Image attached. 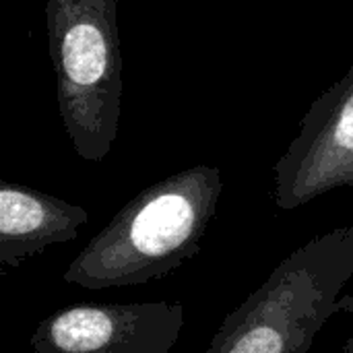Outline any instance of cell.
<instances>
[{"instance_id":"cell-1","label":"cell","mask_w":353,"mask_h":353,"mask_svg":"<svg viewBox=\"0 0 353 353\" xmlns=\"http://www.w3.org/2000/svg\"><path fill=\"white\" fill-rule=\"evenodd\" d=\"M223 190L221 172L192 165L132 196L64 273L85 290L143 285L196 256Z\"/></svg>"},{"instance_id":"cell-2","label":"cell","mask_w":353,"mask_h":353,"mask_svg":"<svg viewBox=\"0 0 353 353\" xmlns=\"http://www.w3.org/2000/svg\"><path fill=\"white\" fill-rule=\"evenodd\" d=\"M353 277V225L308 240L232 310L205 353H308Z\"/></svg>"},{"instance_id":"cell-3","label":"cell","mask_w":353,"mask_h":353,"mask_svg":"<svg viewBox=\"0 0 353 353\" xmlns=\"http://www.w3.org/2000/svg\"><path fill=\"white\" fill-rule=\"evenodd\" d=\"M46 25L58 108L74 153L99 163L112 151L122 101L116 0H48Z\"/></svg>"},{"instance_id":"cell-4","label":"cell","mask_w":353,"mask_h":353,"mask_svg":"<svg viewBox=\"0 0 353 353\" xmlns=\"http://www.w3.org/2000/svg\"><path fill=\"white\" fill-rule=\"evenodd\" d=\"M345 186H353V66L312 101L275 163V203L292 211Z\"/></svg>"},{"instance_id":"cell-5","label":"cell","mask_w":353,"mask_h":353,"mask_svg":"<svg viewBox=\"0 0 353 353\" xmlns=\"http://www.w3.org/2000/svg\"><path fill=\"white\" fill-rule=\"evenodd\" d=\"M184 329L180 302H83L43 319L33 353H170Z\"/></svg>"},{"instance_id":"cell-6","label":"cell","mask_w":353,"mask_h":353,"mask_svg":"<svg viewBox=\"0 0 353 353\" xmlns=\"http://www.w3.org/2000/svg\"><path fill=\"white\" fill-rule=\"evenodd\" d=\"M89 219L79 205L41 190L0 182V263L19 267L52 244L72 242Z\"/></svg>"},{"instance_id":"cell-7","label":"cell","mask_w":353,"mask_h":353,"mask_svg":"<svg viewBox=\"0 0 353 353\" xmlns=\"http://www.w3.org/2000/svg\"><path fill=\"white\" fill-rule=\"evenodd\" d=\"M337 310H339V312H347V314H352L353 316V294H347V296L339 298ZM341 353H353V335L347 339V343H345V347H343V352Z\"/></svg>"}]
</instances>
